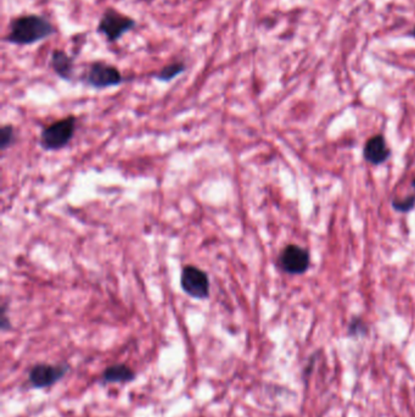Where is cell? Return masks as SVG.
<instances>
[{
	"mask_svg": "<svg viewBox=\"0 0 415 417\" xmlns=\"http://www.w3.org/2000/svg\"><path fill=\"white\" fill-rule=\"evenodd\" d=\"M5 41L15 46H29L44 41L55 34L51 22L39 15H24L16 17L9 26Z\"/></svg>",
	"mask_w": 415,
	"mask_h": 417,
	"instance_id": "obj_1",
	"label": "cell"
},
{
	"mask_svg": "<svg viewBox=\"0 0 415 417\" xmlns=\"http://www.w3.org/2000/svg\"><path fill=\"white\" fill-rule=\"evenodd\" d=\"M77 119L67 116L46 127L39 137V146L46 151H61L75 136Z\"/></svg>",
	"mask_w": 415,
	"mask_h": 417,
	"instance_id": "obj_2",
	"label": "cell"
},
{
	"mask_svg": "<svg viewBox=\"0 0 415 417\" xmlns=\"http://www.w3.org/2000/svg\"><path fill=\"white\" fill-rule=\"evenodd\" d=\"M180 287L190 298L205 301L210 296L211 283L204 270L194 265H187L183 267L180 273Z\"/></svg>",
	"mask_w": 415,
	"mask_h": 417,
	"instance_id": "obj_3",
	"label": "cell"
},
{
	"mask_svg": "<svg viewBox=\"0 0 415 417\" xmlns=\"http://www.w3.org/2000/svg\"><path fill=\"white\" fill-rule=\"evenodd\" d=\"M137 22L132 17L125 16L113 9H108L100 19L98 25V34H103L108 42L113 43L118 41L123 34L135 27Z\"/></svg>",
	"mask_w": 415,
	"mask_h": 417,
	"instance_id": "obj_4",
	"label": "cell"
},
{
	"mask_svg": "<svg viewBox=\"0 0 415 417\" xmlns=\"http://www.w3.org/2000/svg\"><path fill=\"white\" fill-rule=\"evenodd\" d=\"M83 81L84 84L91 87L104 89L120 86L123 84L125 77L117 67L103 61H96L88 69V71L83 76Z\"/></svg>",
	"mask_w": 415,
	"mask_h": 417,
	"instance_id": "obj_5",
	"label": "cell"
},
{
	"mask_svg": "<svg viewBox=\"0 0 415 417\" xmlns=\"http://www.w3.org/2000/svg\"><path fill=\"white\" fill-rule=\"evenodd\" d=\"M68 365L58 363V365H50V363H37L29 371V381L34 388H48L63 380L68 372Z\"/></svg>",
	"mask_w": 415,
	"mask_h": 417,
	"instance_id": "obj_6",
	"label": "cell"
},
{
	"mask_svg": "<svg viewBox=\"0 0 415 417\" xmlns=\"http://www.w3.org/2000/svg\"><path fill=\"white\" fill-rule=\"evenodd\" d=\"M309 254L301 246L290 244L279 256V263L284 271L290 275H302L309 267Z\"/></svg>",
	"mask_w": 415,
	"mask_h": 417,
	"instance_id": "obj_7",
	"label": "cell"
},
{
	"mask_svg": "<svg viewBox=\"0 0 415 417\" xmlns=\"http://www.w3.org/2000/svg\"><path fill=\"white\" fill-rule=\"evenodd\" d=\"M390 148L381 134L370 138L364 146V159L373 165H380L390 158Z\"/></svg>",
	"mask_w": 415,
	"mask_h": 417,
	"instance_id": "obj_8",
	"label": "cell"
},
{
	"mask_svg": "<svg viewBox=\"0 0 415 417\" xmlns=\"http://www.w3.org/2000/svg\"><path fill=\"white\" fill-rule=\"evenodd\" d=\"M50 66L61 79L71 81L73 77L75 64H73V59L71 58L66 51L55 49L50 59Z\"/></svg>",
	"mask_w": 415,
	"mask_h": 417,
	"instance_id": "obj_9",
	"label": "cell"
},
{
	"mask_svg": "<svg viewBox=\"0 0 415 417\" xmlns=\"http://www.w3.org/2000/svg\"><path fill=\"white\" fill-rule=\"evenodd\" d=\"M135 378V372L125 363H115L108 366L101 376L104 383H128Z\"/></svg>",
	"mask_w": 415,
	"mask_h": 417,
	"instance_id": "obj_10",
	"label": "cell"
},
{
	"mask_svg": "<svg viewBox=\"0 0 415 417\" xmlns=\"http://www.w3.org/2000/svg\"><path fill=\"white\" fill-rule=\"evenodd\" d=\"M184 71H185V65L180 61H177V63L170 64V65L163 67L161 71L155 75V79L161 81V82H170L177 76L183 74Z\"/></svg>",
	"mask_w": 415,
	"mask_h": 417,
	"instance_id": "obj_11",
	"label": "cell"
},
{
	"mask_svg": "<svg viewBox=\"0 0 415 417\" xmlns=\"http://www.w3.org/2000/svg\"><path fill=\"white\" fill-rule=\"evenodd\" d=\"M15 141V129L13 125H5L0 130V148L4 151Z\"/></svg>",
	"mask_w": 415,
	"mask_h": 417,
	"instance_id": "obj_12",
	"label": "cell"
},
{
	"mask_svg": "<svg viewBox=\"0 0 415 417\" xmlns=\"http://www.w3.org/2000/svg\"><path fill=\"white\" fill-rule=\"evenodd\" d=\"M392 206H394L396 211H399V213H408L413 210L415 206V196H409L406 199L403 201H394L392 203Z\"/></svg>",
	"mask_w": 415,
	"mask_h": 417,
	"instance_id": "obj_13",
	"label": "cell"
},
{
	"mask_svg": "<svg viewBox=\"0 0 415 417\" xmlns=\"http://www.w3.org/2000/svg\"><path fill=\"white\" fill-rule=\"evenodd\" d=\"M349 333L351 336H362V334L367 333V326L364 322L362 321L361 318H354L351 325H349Z\"/></svg>",
	"mask_w": 415,
	"mask_h": 417,
	"instance_id": "obj_14",
	"label": "cell"
},
{
	"mask_svg": "<svg viewBox=\"0 0 415 417\" xmlns=\"http://www.w3.org/2000/svg\"><path fill=\"white\" fill-rule=\"evenodd\" d=\"M1 328H3V331L10 328V322H9L8 316H6L5 305H3V311H1Z\"/></svg>",
	"mask_w": 415,
	"mask_h": 417,
	"instance_id": "obj_15",
	"label": "cell"
},
{
	"mask_svg": "<svg viewBox=\"0 0 415 417\" xmlns=\"http://www.w3.org/2000/svg\"><path fill=\"white\" fill-rule=\"evenodd\" d=\"M409 36H411V37H414L415 38V27L414 29H411V32H409Z\"/></svg>",
	"mask_w": 415,
	"mask_h": 417,
	"instance_id": "obj_16",
	"label": "cell"
},
{
	"mask_svg": "<svg viewBox=\"0 0 415 417\" xmlns=\"http://www.w3.org/2000/svg\"><path fill=\"white\" fill-rule=\"evenodd\" d=\"M413 184V187H414V188H415V180H414V181H413V184Z\"/></svg>",
	"mask_w": 415,
	"mask_h": 417,
	"instance_id": "obj_17",
	"label": "cell"
}]
</instances>
